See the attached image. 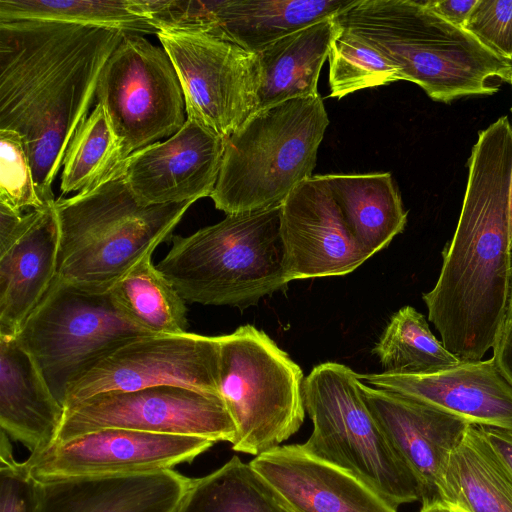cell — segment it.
<instances>
[{"mask_svg":"<svg viewBox=\"0 0 512 512\" xmlns=\"http://www.w3.org/2000/svg\"><path fill=\"white\" fill-rule=\"evenodd\" d=\"M512 124L502 116L479 131L453 238L432 290L422 295L444 347L461 361L482 360L506 320L512 277L508 191Z\"/></svg>","mask_w":512,"mask_h":512,"instance_id":"6da1fadb","label":"cell"},{"mask_svg":"<svg viewBox=\"0 0 512 512\" xmlns=\"http://www.w3.org/2000/svg\"><path fill=\"white\" fill-rule=\"evenodd\" d=\"M124 33L59 22H0V130L21 135L44 204L56 201L52 183Z\"/></svg>","mask_w":512,"mask_h":512,"instance_id":"7a4b0ae2","label":"cell"},{"mask_svg":"<svg viewBox=\"0 0 512 512\" xmlns=\"http://www.w3.org/2000/svg\"><path fill=\"white\" fill-rule=\"evenodd\" d=\"M334 22L396 65L434 101L493 95L512 78L502 58L424 1L355 0Z\"/></svg>","mask_w":512,"mask_h":512,"instance_id":"3957f363","label":"cell"},{"mask_svg":"<svg viewBox=\"0 0 512 512\" xmlns=\"http://www.w3.org/2000/svg\"><path fill=\"white\" fill-rule=\"evenodd\" d=\"M195 201L144 205L121 167L92 189L58 198L57 278L92 291H108L172 234Z\"/></svg>","mask_w":512,"mask_h":512,"instance_id":"277c9868","label":"cell"},{"mask_svg":"<svg viewBox=\"0 0 512 512\" xmlns=\"http://www.w3.org/2000/svg\"><path fill=\"white\" fill-rule=\"evenodd\" d=\"M281 205L228 214L189 236H173L157 264L185 302L245 309L289 283Z\"/></svg>","mask_w":512,"mask_h":512,"instance_id":"5b68a950","label":"cell"},{"mask_svg":"<svg viewBox=\"0 0 512 512\" xmlns=\"http://www.w3.org/2000/svg\"><path fill=\"white\" fill-rule=\"evenodd\" d=\"M328 125L320 94L256 110L226 139L215 208L228 215L281 205L313 176Z\"/></svg>","mask_w":512,"mask_h":512,"instance_id":"8992f818","label":"cell"},{"mask_svg":"<svg viewBox=\"0 0 512 512\" xmlns=\"http://www.w3.org/2000/svg\"><path fill=\"white\" fill-rule=\"evenodd\" d=\"M359 381V374L336 362L311 370L302 391L313 430L301 445L313 456L353 474L396 507L421 501L418 480L387 440Z\"/></svg>","mask_w":512,"mask_h":512,"instance_id":"52a82bcc","label":"cell"},{"mask_svg":"<svg viewBox=\"0 0 512 512\" xmlns=\"http://www.w3.org/2000/svg\"><path fill=\"white\" fill-rule=\"evenodd\" d=\"M302 369L262 330L220 336L219 393L234 422L232 449L257 456L294 435L305 418Z\"/></svg>","mask_w":512,"mask_h":512,"instance_id":"ba28073f","label":"cell"},{"mask_svg":"<svg viewBox=\"0 0 512 512\" xmlns=\"http://www.w3.org/2000/svg\"><path fill=\"white\" fill-rule=\"evenodd\" d=\"M149 335L121 312L110 290L92 291L56 277L17 336L63 403L67 386L95 362Z\"/></svg>","mask_w":512,"mask_h":512,"instance_id":"9c48e42d","label":"cell"},{"mask_svg":"<svg viewBox=\"0 0 512 512\" xmlns=\"http://www.w3.org/2000/svg\"><path fill=\"white\" fill-rule=\"evenodd\" d=\"M96 98L126 157L171 137L186 122L182 88L167 52L140 34H123L102 69Z\"/></svg>","mask_w":512,"mask_h":512,"instance_id":"30bf717a","label":"cell"},{"mask_svg":"<svg viewBox=\"0 0 512 512\" xmlns=\"http://www.w3.org/2000/svg\"><path fill=\"white\" fill-rule=\"evenodd\" d=\"M156 35L176 70L187 119L227 139L257 109V54L208 32Z\"/></svg>","mask_w":512,"mask_h":512,"instance_id":"8fae6325","label":"cell"},{"mask_svg":"<svg viewBox=\"0 0 512 512\" xmlns=\"http://www.w3.org/2000/svg\"><path fill=\"white\" fill-rule=\"evenodd\" d=\"M108 428L197 436L215 443H232L236 434L220 394L163 385L101 393L65 409L53 443Z\"/></svg>","mask_w":512,"mask_h":512,"instance_id":"7c38bea8","label":"cell"},{"mask_svg":"<svg viewBox=\"0 0 512 512\" xmlns=\"http://www.w3.org/2000/svg\"><path fill=\"white\" fill-rule=\"evenodd\" d=\"M220 336L149 335L120 346L75 378L63 399L67 409L92 396L154 386L219 393Z\"/></svg>","mask_w":512,"mask_h":512,"instance_id":"4fadbf2b","label":"cell"},{"mask_svg":"<svg viewBox=\"0 0 512 512\" xmlns=\"http://www.w3.org/2000/svg\"><path fill=\"white\" fill-rule=\"evenodd\" d=\"M214 441L197 436L108 428L53 443L23 461L38 483L174 469L209 450Z\"/></svg>","mask_w":512,"mask_h":512,"instance_id":"5bb4252c","label":"cell"},{"mask_svg":"<svg viewBox=\"0 0 512 512\" xmlns=\"http://www.w3.org/2000/svg\"><path fill=\"white\" fill-rule=\"evenodd\" d=\"M280 235L289 282L346 275L370 258L320 174L302 182L281 204Z\"/></svg>","mask_w":512,"mask_h":512,"instance_id":"9a60e30c","label":"cell"},{"mask_svg":"<svg viewBox=\"0 0 512 512\" xmlns=\"http://www.w3.org/2000/svg\"><path fill=\"white\" fill-rule=\"evenodd\" d=\"M55 202L26 213L0 204V335L16 336L57 276Z\"/></svg>","mask_w":512,"mask_h":512,"instance_id":"2e32d148","label":"cell"},{"mask_svg":"<svg viewBox=\"0 0 512 512\" xmlns=\"http://www.w3.org/2000/svg\"><path fill=\"white\" fill-rule=\"evenodd\" d=\"M226 139L186 119L165 141L131 153L121 172L138 201L158 205L210 197L220 172Z\"/></svg>","mask_w":512,"mask_h":512,"instance_id":"e0dca14e","label":"cell"},{"mask_svg":"<svg viewBox=\"0 0 512 512\" xmlns=\"http://www.w3.org/2000/svg\"><path fill=\"white\" fill-rule=\"evenodd\" d=\"M359 388L387 440L418 480L422 505L442 502L449 459L470 423L361 380Z\"/></svg>","mask_w":512,"mask_h":512,"instance_id":"ac0fdd59","label":"cell"},{"mask_svg":"<svg viewBox=\"0 0 512 512\" xmlns=\"http://www.w3.org/2000/svg\"><path fill=\"white\" fill-rule=\"evenodd\" d=\"M249 464L287 512H397L356 476L301 444L277 446Z\"/></svg>","mask_w":512,"mask_h":512,"instance_id":"d6986e66","label":"cell"},{"mask_svg":"<svg viewBox=\"0 0 512 512\" xmlns=\"http://www.w3.org/2000/svg\"><path fill=\"white\" fill-rule=\"evenodd\" d=\"M372 387L399 393L464 421L512 431V385L492 357L460 361L428 374H359Z\"/></svg>","mask_w":512,"mask_h":512,"instance_id":"ffe728a7","label":"cell"},{"mask_svg":"<svg viewBox=\"0 0 512 512\" xmlns=\"http://www.w3.org/2000/svg\"><path fill=\"white\" fill-rule=\"evenodd\" d=\"M191 482L174 469L37 482V512H178Z\"/></svg>","mask_w":512,"mask_h":512,"instance_id":"44dd1931","label":"cell"},{"mask_svg":"<svg viewBox=\"0 0 512 512\" xmlns=\"http://www.w3.org/2000/svg\"><path fill=\"white\" fill-rule=\"evenodd\" d=\"M64 411L18 336L0 335L1 430L36 453L53 443Z\"/></svg>","mask_w":512,"mask_h":512,"instance_id":"7402d4cb","label":"cell"},{"mask_svg":"<svg viewBox=\"0 0 512 512\" xmlns=\"http://www.w3.org/2000/svg\"><path fill=\"white\" fill-rule=\"evenodd\" d=\"M338 27L333 18L287 35L257 53L259 110L318 93L321 68L328 59Z\"/></svg>","mask_w":512,"mask_h":512,"instance_id":"603a6c76","label":"cell"},{"mask_svg":"<svg viewBox=\"0 0 512 512\" xmlns=\"http://www.w3.org/2000/svg\"><path fill=\"white\" fill-rule=\"evenodd\" d=\"M323 178L350 232L369 257L404 230L407 211L390 173L325 174Z\"/></svg>","mask_w":512,"mask_h":512,"instance_id":"cb8c5ba5","label":"cell"},{"mask_svg":"<svg viewBox=\"0 0 512 512\" xmlns=\"http://www.w3.org/2000/svg\"><path fill=\"white\" fill-rule=\"evenodd\" d=\"M442 502L459 512H512V471L495 452L482 426L470 424L452 453Z\"/></svg>","mask_w":512,"mask_h":512,"instance_id":"d4e9b609","label":"cell"},{"mask_svg":"<svg viewBox=\"0 0 512 512\" xmlns=\"http://www.w3.org/2000/svg\"><path fill=\"white\" fill-rule=\"evenodd\" d=\"M121 312L152 335L185 333L188 321L185 300L171 282L145 256L110 289Z\"/></svg>","mask_w":512,"mask_h":512,"instance_id":"484cf974","label":"cell"},{"mask_svg":"<svg viewBox=\"0 0 512 512\" xmlns=\"http://www.w3.org/2000/svg\"><path fill=\"white\" fill-rule=\"evenodd\" d=\"M178 512H287L251 467L233 456L215 471L192 479Z\"/></svg>","mask_w":512,"mask_h":512,"instance_id":"4316f807","label":"cell"},{"mask_svg":"<svg viewBox=\"0 0 512 512\" xmlns=\"http://www.w3.org/2000/svg\"><path fill=\"white\" fill-rule=\"evenodd\" d=\"M373 353L384 372L393 374H428L461 361L435 337L425 317L412 306H404L391 316Z\"/></svg>","mask_w":512,"mask_h":512,"instance_id":"83f0119b","label":"cell"},{"mask_svg":"<svg viewBox=\"0 0 512 512\" xmlns=\"http://www.w3.org/2000/svg\"><path fill=\"white\" fill-rule=\"evenodd\" d=\"M44 21L157 34L145 17L135 13L130 0H0V22Z\"/></svg>","mask_w":512,"mask_h":512,"instance_id":"f1b7e54d","label":"cell"},{"mask_svg":"<svg viewBox=\"0 0 512 512\" xmlns=\"http://www.w3.org/2000/svg\"><path fill=\"white\" fill-rule=\"evenodd\" d=\"M125 159L126 155L105 109L97 102L66 150L62 164L61 194L94 188L116 172Z\"/></svg>","mask_w":512,"mask_h":512,"instance_id":"f546056e","label":"cell"},{"mask_svg":"<svg viewBox=\"0 0 512 512\" xmlns=\"http://www.w3.org/2000/svg\"><path fill=\"white\" fill-rule=\"evenodd\" d=\"M337 27L328 56L329 97L341 99L359 90L404 80L401 70L370 44Z\"/></svg>","mask_w":512,"mask_h":512,"instance_id":"4dcf8cb0","label":"cell"},{"mask_svg":"<svg viewBox=\"0 0 512 512\" xmlns=\"http://www.w3.org/2000/svg\"><path fill=\"white\" fill-rule=\"evenodd\" d=\"M0 204L17 212L47 205L37 193L25 143L11 130H0Z\"/></svg>","mask_w":512,"mask_h":512,"instance_id":"1f68e13d","label":"cell"},{"mask_svg":"<svg viewBox=\"0 0 512 512\" xmlns=\"http://www.w3.org/2000/svg\"><path fill=\"white\" fill-rule=\"evenodd\" d=\"M463 28L497 55L512 60V0H478Z\"/></svg>","mask_w":512,"mask_h":512,"instance_id":"d6a6232c","label":"cell"},{"mask_svg":"<svg viewBox=\"0 0 512 512\" xmlns=\"http://www.w3.org/2000/svg\"><path fill=\"white\" fill-rule=\"evenodd\" d=\"M37 486L24 463L14 458L10 438L1 430L0 512H37Z\"/></svg>","mask_w":512,"mask_h":512,"instance_id":"836d02e7","label":"cell"},{"mask_svg":"<svg viewBox=\"0 0 512 512\" xmlns=\"http://www.w3.org/2000/svg\"><path fill=\"white\" fill-rule=\"evenodd\" d=\"M425 4L454 25L464 27L478 0H428Z\"/></svg>","mask_w":512,"mask_h":512,"instance_id":"e575fe53","label":"cell"},{"mask_svg":"<svg viewBox=\"0 0 512 512\" xmlns=\"http://www.w3.org/2000/svg\"><path fill=\"white\" fill-rule=\"evenodd\" d=\"M493 358L501 373L512 385V315H507L493 347Z\"/></svg>","mask_w":512,"mask_h":512,"instance_id":"d590c367","label":"cell"},{"mask_svg":"<svg viewBox=\"0 0 512 512\" xmlns=\"http://www.w3.org/2000/svg\"><path fill=\"white\" fill-rule=\"evenodd\" d=\"M482 428L495 452L512 471V431L487 426Z\"/></svg>","mask_w":512,"mask_h":512,"instance_id":"8d00e7d4","label":"cell"},{"mask_svg":"<svg viewBox=\"0 0 512 512\" xmlns=\"http://www.w3.org/2000/svg\"><path fill=\"white\" fill-rule=\"evenodd\" d=\"M419 512H456L452 507L443 502L423 504Z\"/></svg>","mask_w":512,"mask_h":512,"instance_id":"74e56055","label":"cell"},{"mask_svg":"<svg viewBox=\"0 0 512 512\" xmlns=\"http://www.w3.org/2000/svg\"><path fill=\"white\" fill-rule=\"evenodd\" d=\"M508 212H509V234H510V241L512 245V169L510 174V181H509V191H508Z\"/></svg>","mask_w":512,"mask_h":512,"instance_id":"f35d334b","label":"cell"},{"mask_svg":"<svg viewBox=\"0 0 512 512\" xmlns=\"http://www.w3.org/2000/svg\"><path fill=\"white\" fill-rule=\"evenodd\" d=\"M507 315H512V277H511V289H510V298H509Z\"/></svg>","mask_w":512,"mask_h":512,"instance_id":"ab89813d","label":"cell"},{"mask_svg":"<svg viewBox=\"0 0 512 512\" xmlns=\"http://www.w3.org/2000/svg\"><path fill=\"white\" fill-rule=\"evenodd\" d=\"M510 84H511V86H512V78H511ZM511 110H512V109H511Z\"/></svg>","mask_w":512,"mask_h":512,"instance_id":"60d3db41","label":"cell"},{"mask_svg":"<svg viewBox=\"0 0 512 512\" xmlns=\"http://www.w3.org/2000/svg\"><path fill=\"white\" fill-rule=\"evenodd\" d=\"M454 510H455V509H454ZM455 511H456V512H459V511H457V510H455Z\"/></svg>","mask_w":512,"mask_h":512,"instance_id":"b9f144b4","label":"cell"}]
</instances>
